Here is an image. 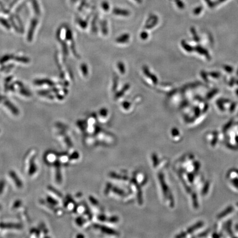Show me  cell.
Segmentation results:
<instances>
[{
	"instance_id": "2",
	"label": "cell",
	"mask_w": 238,
	"mask_h": 238,
	"mask_svg": "<svg viewBox=\"0 0 238 238\" xmlns=\"http://www.w3.org/2000/svg\"><path fill=\"white\" fill-rule=\"evenodd\" d=\"M10 175L12 179V180L14 181V183L19 188L22 187L23 186V183L21 181V180H20V178L18 177V176L17 175L16 173L13 171H11L10 172Z\"/></svg>"
},
{
	"instance_id": "7",
	"label": "cell",
	"mask_w": 238,
	"mask_h": 238,
	"mask_svg": "<svg viewBox=\"0 0 238 238\" xmlns=\"http://www.w3.org/2000/svg\"><path fill=\"white\" fill-rule=\"evenodd\" d=\"M5 186V182L4 181V180H1L0 181V195L2 193Z\"/></svg>"
},
{
	"instance_id": "5",
	"label": "cell",
	"mask_w": 238,
	"mask_h": 238,
	"mask_svg": "<svg viewBox=\"0 0 238 238\" xmlns=\"http://www.w3.org/2000/svg\"><path fill=\"white\" fill-rule=\"evenodd\" d=\"M99 116L100 119H106L108 116L107 110H102V111H100Z\"/></svg>"
},
{
	"instance_id": "4",
	"label": "cell",
	"mask_w": 238,
	"mask_h": 238,
	"mask_svg": "<svg viewBox=\"0 0 238 238\" xmlns=\"http://www.w3.org/2000/svg\"><path fill=\"white\" fill-rule=\"evenodd\" d=\"M36 164L34 163V159H33L31 160L30 165H29V174L30 175H33L36 173Z\"/></svg>"
},
{
	"instance_id": "6",
	"label": "cell",
	"mask_w": 238,
	"mask_h": 238,
	"mask_svg": "<svg viewBox=\"0 0 238 238\" xmlns=\"http://www.w3.org/2000/svg\"><path fill=\"white\" fill-rule=\"evenodd\" d=\"M47 200H48V201L50 203V204L52 205H54V206L58 205V202L56 200H55V199H52V197H47Z\"/></svg>"
},
{
	"instance_id": "1",
	"label": "cell",
	"mask_w": 238,
	"mask_h": 238,
	"mask_svg": "<svg viewBox=\"0 0 238 238\" xmlns=\"http://www.w3.org/2000/svg\"><path fill=\"white\" fill-rule=\"evenodd\" d=\"M104 193L106 196L126 202L135 198L131 190L127 186L110 180L105 185Z\"/></svg>"
},
{
	"instance_id": "3",
	"label": "cell",
	"mask_w": 238,
	"mask_h": 238,
	"mask_svg": "<svg viewBox=\"0 0 238 238\" xmlns=\"http://www.w3.org/2000/svg\"><path fill=\"white\" fill-rule=\"evenodd\" d=\"M0 227L3 228H19L21 227L19 224L13 223H2L0 224Z\"/></svg>"
}]
</instances>
